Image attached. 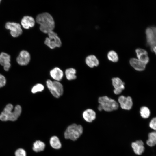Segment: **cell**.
I'll list each match as a JSON object with an SVG mask.
<instances>
[{
    "instance_id": "1",
    "label": "cell",
    "mask_w": 156,
    "mask_h": 156,
    "mask_svg": "<svg viewBox=\"0 0 156 156\" xmlns=\"http://www.w3.org/2000/svg\"><path fill=\"white\" fill-rule=\"evenodd\" d=\"M36 22L40 25V29L45 33L52 31L55 27V22L52 16L45 12L38 14L36 18Z\"/></svg>"
},
{
    "instance_id": "2",
    "label": "cell",
    "mask_w": 156,
    "mask_h": 156,
    "mask_svg": "<svg viewBox=\"0 0 156 156\" xmlns=\"http://www.w3.org/2000/svg\"><path fill=\"white\" fill-rule=\"evenodd\" d=\"M13 108L12 104H9L7 105L0 114V120L3 121L16 120L21 114V108L20 105H17L13 111Z\"/></svg>"
},
{
    "instance_id": "3",
    "label": "cell",
    "mask_w": 156,
    "mask_h": 156,
    "mask_svg": "<svg viewBox=\"0 0 156 156\" xmlns=\"http://www.w3.org/2000/svg\"><path fill=\"white\" fill-rule=\"evenodd\" d=\"M83 131V128L81 125L73 124L67 127L64 132V136L66 139L75 141L80 136Z\"/></svg>"
},
{
    "instance_id": "4",
    "label": "cell",
    "mask_w": 156,
    "mask_h": 156,
    "mask_svg": "<svg viewBox=\"0 0 156 156\" xmlns=\"http://www.w3.org/2000/svg\"><path fill=\"white\" fill-rule=\"evenodd\" d=\"M98 102L103 110L106 112H111L117 110L118 107V103L114 100L107 96L100 97Z\"/></svg>"
},
{
    "instance_id": "5",
    "label": "cell",
    "mask_w": 156,
    "mask_h": 156,
    "mask_svg": "<svg viewBox=\"0 0 156 156\" xmlns=\"http://www.w3.org/2000/svg\"><path fill=\"white\" fill-rule=\"evenodd\" d=\"M145 33L146 44L152 52L153 47L156 45V26L148 27L145 30Z\"/></svg>"
},
{
    "instance_id": "6",
    "label": "cell",
    "mask_w": 156,
    "mask_h": 156,
    "mask_svg": "<svg viewBox=\"0 0 156 156\" xmlns=\"http://www.w3.org/2000/svg\"><path fill=\"white\" fill-rule=\"evenodd\" d=\"M48 37L46 38L45 44L51 49L60 47L62 44L60 39L57 34L53 31L48 34Z\"/></svg>"
},
{
    "instance_id": "7",
    "label": "cell",
    "mask_w": 156,
    "mask_h": 156,
    "mask_svg": "<svg viewBox=\"0 0 156 156\" xmlns=\"http://www.w3.org/2000/svg\"><path fill=\"white\" fill-rule=\"evenodd\" d=\"M5 28L10 31L11 35L14 37H17L21 35L23 32L21 25L18 23L8 22L5 24Z\"/></svg>"
},
{
    "instance_id": "8",
    "label": "cell",
    "mask_w": 156,
    "mask_h": 156,
    "mask_svg": "<svg viewBox=\"0 0 156 156\" xmlns=\"http://www.w3.org/2000/svg\"><path fill=\"white\" fill-rule=\"evenodd\" d=\"M118 101L121 107L123 109L129 110L132 107V99L130 96L126 97L123 95L120 96L118 97Z\"/></svg>"
},
{
    "instance_id": "9",
    "label": "cell",
    "mask_w": 156,
    "mask_h": 156,
    "mask_svg": "<svg viewBox=\"0 0 156 156\" xmlns=\"http://www.w3.org/2000/svg\"><path fill=\"white\" fill-rule=\"evenodd\" d=\"M112 83L114 88V93L116 95L120 94L125 88V83L121 79L118 77L112 78Z\"/></svg>"
},
{
    "instance_id": "10",
    "label": "cell",
    "mask_w": 156,
    "mask_h": 156,
    "mask_svg": "<svg viewBox=\"0 0 156 156\" xmlns=\"http://www.w3.org/2000/svg\"><path fill=\"white\" fill-rule=\"evenodd\" d=\"M30 56L29 53L25 50L21 51L16 58L18 63L21 66L26 65L29 62Z\"/></svg>"
},
{
    "instance_id": "11",
    "label": "cell",
    "mask_w": 156,
    "mask_h": 156,
    "mask_svg": "<svg viewBox=\"0 0 156 156\" xmlns=\"http://www.w3.org/2000/svg\"><path fill=\"white\" fill-rule=\"evenodd\" d=\"M129 63L131 66L135 70L139 71L144 70L147 64L138 59L135 58H131L129 60Z\"/></svg>"
},
{
    "instance_id": "12",
    "label": "cell",
    "mask_w": 156,
    "mask_h": 156,
    "mask_svg": "<svg viewBox=\"0 0 156 156\" xmlns=\"http://www.w3.org/2000/svg\"><path fill=\"white\" fill-rule=\"evenodd\" d=\"M131 146L134 153L137 155H141L144 151V143L141 140L132 142Z\"/></svg>"
},
{
    "instance_id": "13",
    "label": "cell",
    "mask_w": 156,
    "mask_h": 156,
    "mask_svg": "<svg viewBox=\"0 0 156 156\" xmlns=\"http://www.w3.org/2000/svg\"><path fill=\"white\" fill-rule=\"evenodd\" d=\"M10 57L9 54L3 52L0 54V64L3 66L6 71H8L10 67Z\"/></svg>"
},
{
    "instance_id": "14",
    "label": "cell",
    "mask_w": 156,
    "mask_h": 156,
    "mask_svg": "<svg viewBox=\"0 0 156 156\" xmlns=\"http://www.w3.org/2000/svg\"><path fill=\"white\" fill-rule=\"evenodd\" d=\"M138 59L147 64L149 61L148 53L145 50L140 48L136 49L135 50Z\"/></svg>"
},
{
    "instance_id": "15",
    "label": "cell",
    "mask_w": 156,
    "mask_h": 156,
    "mask_svg": "<svg viewBox=\"0 0 156 156\" xmlns=\"http://www.w3.org/2000/svg\"><path fill=\"white\" fill-rule=\"evenodd\" d=\"M21 24L23 28L28 29L34 26L35 21L34 18L31 16H25L21 19Z\"/></svg>"
},
{
    "instance_id": "16",
    "label": "cell",
    "mask_w": 156,
    "mask_h": 156,
    "mask_svg": "<svg viewBox=\"0 0 156 156\" xmlns=\"http://www.w3.org/2000/svg\"><path fill=\"white\" fill-rule=\"evenodd\" d=\"M84 120L88 122H91L96 118V113L92 109H88L84 111L83 113Z\"/></svg>"
},
{
    "instance_id": "17",
    "label": "cell",
    "mask_w": 156,
    "mask_h": 156,
    "mask_svg": "<svg viewBox=\"0 0 156 156\" xmlns=\"http://www.w3.org/2000/svg\"><path fill=\"white\" fill-rule=\"evenodd\" d=\"M86 64L90 67L92 68L97 66L99 64V62L97 57L94 55H90L86 58Z\"/></svg>"
},
{
    "instance_id": "18",
    "label": "cell",
    "mask_w": 156,
    "mask_h": 156,
    "mask_svg": "<svg viewBox=\"0 0 156 156\" xmlns=\"http://www.w3.org/2000/svg\"><path fill=\"white\" fill-rule=\"evenodd\" d=\"M51 77L55 81H59L61 80L63 76V71L58 67H55L50 72Z\"/></svg>"
},
{
    "instance_id": "19",
    "label": "cell",
    "mask_w": 156,
    "mask_h": 156,
    "mask_svg": "<svg viewBox=\"0 0 156 156\" xmlns=\"http://www.w3.org/2000/svg\"><path fill=\"white\" fill-rule=\"evenodd\" d=\"M146 143L148 146L151 147L156 145V131L151 132L148 133Z\"/></svg>"
},
{
    "instance_id": "20",
    "label": "cell",
    "mask_w": 156,
    "mask_h": 156,
    "mask_svg": "<svg viewBox=\"0 0 156 156\" xmlns=\"http://www.w3.org/2000/svg\"><path fill=\"white\" fill-rule=\"evenodd\" d=\"M50 144L51 146L54 149H58L61 147V144L58 138L56 136L52 137L50 140Z\"/></svg>"
},
{
    "instance_id": "21",
    "label": "cell",
    "mask_w": 156,
    "mask_h": 156,
    "mask_svg": "<svg viewBox=\"0 0 156 156\" xmlns=\"http://www.w3.org/2000/svg\"><path fill=\"white\" fill-rule=\"evenodd\" d=\"M45 146V144L43 142L40 140H37L33 144V149L36 152H40L44 150Z\"/></svg>"
},
{
    "instance_id": "22",
    "label": "cell",
    "mask_w": 156,
    "mask_h": 156,
    "mask_svg": "<svg viewBox=\"0 0 156 156\" xmlns=\"http://www.w3.org/2000/svg\"><path fill=\"white\" fill-rule=\"evenodd\" d=\"M47 86L53 95L55 97L58 98L60 96L56 92L54 86L53 82L50 80L47 81Z\"/></svg>"
},
{
    "instance_id": "23",
    "label": "cell",
    "mask_w": 156,
    "mask_h": 156,
    "mask_svg": "<svg viewBox=\"0 0 156 156\" xmlns=\"http://www.w3.org/2000/svg\"><path fill=\"white\" fill-rule=\"evenodd\" d=\"M76 70L74 68H71L67 69L65 71V75L67 79L68 80L75 79L76 78L75 75Z\"/></svg>"
},
{
    "instance_id": "24",
    "label": "cell",
    "mask_w": 156,
    "mask_h": 156,
    "mask_svg": "<svg viewBox=\"0 0 156 156\" xmlns=\"http://www.w3.org/2000/svg\"><path fill=\"white\" fill-rule=\"evenodd\" d=\"M140 113L141 117L144 119L148 118L151 114L149 109L145 106H142L140 108Z\"/></svg>"
},
{
    "instance_id": "25",
    "label": "cell",
    "mask_w": 156,
    "mask_h": 156,
    "mask_svg": "<svg viewBox=\"0 0 156 156\" xmlns=\"http://www.w3.org/2000/svg\"><path fill=\"white\" fill-rule=\"evenodd\" d=\"M107 57L109 60L113 62H117L118 60V57L117 54L113 50L110 51L108 52Z\"/></svg>"
},
{
    "instance_id": "26",
    "label": "cell",
    "mask_w": 156,
    "mask_h": 156,
    "mask_svg": "<svg viewBox=\"0 0 156 156\" xmlns=\"http://www.w3.org/2000/svg\"><path fill=\"white\" fill-rule=\"evenodd\" d=\"M55 89L60 96L63 94V88L62 85L59 82L55 81L53 82Z\"/></svg>"
},
{
    "instance_id": "27",
    "label": "cell",
    "mask_w": 156,
    "mask_h": 156,
    "mask_svg": "<svg viewBox=\"0 0 156 156\" xmlns=\"http://www.w3.org/2000/svg\"><path fill=\"white\" fill-rule=\"evenodd\" d=\"M44 88V86L41 84H37L34 86L32 88L31 92L35 93L38 92H41Z\"/></svg>"
},
{
    "instance_id": "28",
    "label": "cell",
    "mask_w": 156,
    "mask_h": 156,
    "mask_svg": "<svg viewBox=\"0 0 156 156\" xmlns=\"http://www.w3.org/2000/svg\"><path fill=\"white\" fill-rule=\"evenodd\" d=\"M149 125L151 129L156 131V117H154L151 119Z\"/></svg>"
},
{
    "instance_id": "29",
    "label": "cell",
    "mask_w": 156,
    "mask_h": 156,
    "mask_svg": "<svg viewBox=\"0 0 156 156\" xmlns=\"http://www.w3.org/2000/svg\"><path fill=\"white\" fill-rule=\"evenodd\" d=\"M15 154V156H26V155L25 151L22 148H19L17 150Z\"/></svg>"
},
{
    "instance_id": "30",
    "label": "cell",
    "mask_w": 156,
    "mask_h": 156,
    "mask_svg": "<svg viewBox=\"0 0 156 156\" xmlns=\"http://www.w3.org/2000/svg\"><path fill=\"white\" fill-rule=\"evenodd\" d=\"M6 79L5 77L0 74V88L4 86L6 84Z\"/></svg>"
},
{
    "instance_id": "31",
    "label": "cell",
    "mask_w": 156,
    "mask_h": 156,
    "mask_svg": "<svg viewBox=\"0 0 156 156\" xmlns=\"http://www.w3.org/2000/svg\"><path fill=\"white\" fill-rule=\"evenodd\" d=\"M152 52H154L156 55V45L153 47Z\"/></svg>"
},
{
    "instance_id": "32",
    "label": "cell",
    "mask_w": 156,
    "mask_h": 156,
    "mask_svg": "<svg viewBox=\"0 0 156 156\" xmlns=\"http://www.w3.org/2000/svg\"><path fill=\"white\" fill-rule=\"evenodd\" d=\"M98 109L99 111H101L103 110V109L102 108V107L101 106V105L99 104V105L98 106Z\"/></svg>"
},
{
    "instance_id": "33",
    "label": "cell",
    "mask_w": 156,
    "mask_h": 156,
    "mask_svg": "<svg viewBox=\"0 0 156 156\" xmlns=\"http://www.w3.org/2000/svg\"><path fill=\"white\" fill-rule=\"evenodd\" d=\"M1 1V0H0V3Z\"/></svg>"
}]
</instances>
